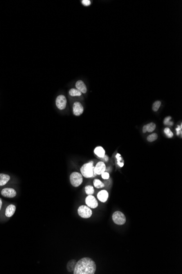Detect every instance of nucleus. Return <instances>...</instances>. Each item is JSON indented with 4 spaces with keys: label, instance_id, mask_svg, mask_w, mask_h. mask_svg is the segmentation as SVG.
I'll return each mask as SVG.
<instances>
[{
    "label": "nucleus",
    "instance_id": "f257e3e1",
    "mask_svg": "<svg viewBox=\"0 0 182 274\" xmlns=\"http://www.w3.org/2000/svg\"><path fill=\"white\" fill-rule=\"evenodd\" d=\"M96 268V264L91 258L84 257L76 262L73 272L74 274H94Z\"/></svg>",
    "mask_w": 182,
    "mask_h": 274
},
{
    "label": "nucleus",
    "instance_id": "f03ea898",
    "mask_svg": "<svg viewBox=\"0 0 182 274\" xmlns=\"http://www.w3.org/2000/svg\"><path fill=\"white\" fill-rule=\"evenodd\" d=\"M94 168L93 161L84 164L80 169L81 175L85 178H91L96 176L97 175L94 173Z\"/></svg>",
    "mask_w": 182,
    "mask_h": 274
},
{
    "label": "nucleus",
    "instance_id": "7ed1b4c3",
    "mask_svg": "<svg viewBox=\"0 0 182 274\" xmlns=\"http://www.w3.org/2000/svg\"><path fill=\"white\" fill-rule=\"evenodd\" d=\"M70 181L72 186L74 187H78L80 186L83 182L82 175L80 173L74 172L71 175Z\"/></svg>",
    "mask_w": 182,
    "mask_h": 274
},
{
    "label": "nucleus",
    "instance_id": "20e7f679",
    "mask_svg": "<svg viewBox=\"0 0 182 274\" xmlns=\"http://www.w3.org/2000/svg\"><path fill=\"white\" fill-rule=\"evenodd\" d=\"M112 220L117 225H123L126 222V218L122 212L116 211L112 215Z\"/></svg>",
    "mask_w": 182,
    "mask_h": 274
},
{
    "label": "nucleus",
    "instance_id": "39448f33",
    "mask_svg": "<svg viewBox=\"0 0 182 274\" xmlns=\"http://www.w3.org/2000/svg\"><path fill=\"white\" fill-rule=\"evenodd\" d=\"M78 214L81 217L83 218H89L92 216V211L91 208L87 206L81 205L78 210Z\"/></svg>",
    "mask_w": 182,
    "mask_h": 274
},
{
    "label": "nucleus",
    "instance_id": "423d86ee",
    "mask_svg": "<svg viewBox=\"0 0 182 274\" xmlns=\"http://www.w3.org/2000/svg\"><path fill=\"white\" fill-rule=\"evenodd\" d=\"M56 105L59 110H63L65 109L67 105V99L66 97L63 95L58 96L56 100Z\"/></svg>",
    "mask_w": 182,
    "mask_h": 274
},
{
    "label": "nucleus",
    "instance_id": "0eeeda50",
    "mask_svg": "<svg viewBox=\"0 0 182 274\" xmlns=\"http://www.w3.org/2000/svg\"><path fill=\"white\" fill-rule=\"evenodd\" d=\"M85 202L87 206L89 208H95L98 207V203L95 199V198L92 195H89L85 200Z\"/></svg>",
    "mask_w": 182,
    "mask_h": 274
},
{
    "label": "nucleus",
    "instance_id": "6e6552de",
    "mask_svg": "<svg viewBox=\"0 0 182 274\" xmlns=\"http://www.w3.org/2000/svg\"><path fill=\"white\" fill-rule=\"evenodd\" d=\"M1 194L6 198H13L17 195V192L13 188H6L1 191Z\"/></svg>",
    "mask_w": 182,
    "mask_h": 274
},
{
    "label": "nucleus",
    "instance_id": "1a4fd4ad",
    "mask_svg": "<svg viewBox=\"0 0 182 274\" xmlns=\"http://www.w3.org/2000/svg\"><path fill=\"white\" fill-rule=\"evenodd\" d=\"M73 114L76 116H79L84 112V107L79 102H75L73 104Z\"/></svg>",
    "mask_w": 182,
    "mask_h": 274
},
{
    "label": "nucleus",
    "instance_id": "9d476101",
    "mask_svg": "<svg viewBox=\"0 0 182 274\" xmlns=\"http://www.w3.org/2000/svg\"><path fill=\"white\" fill-rule=\"evenodd\" d=\"M106 170V166L104 162L100 161L96 164L94 168V173L96 175H100Z\"/></svg>",
    "mask_w": 182,
    "mask_h": 274
},
{
    "label": "nucleus",
    "instance_id": "9b49d317",
    "mask_svg": "<svg viewBox=\"0 0 182 274\" xmlns=\"http://www.w3.org/2000/svg\"><path fill=\"white\" fill-rule=\"evenodd\" d=\"M97 198L101 202L105 203L109 198V193L107 190H101L98 193Z\"/></svg>",
    "mask_w": 182,
    "mask_h": 274
},
{
    "label": "nucleus",
    "instance_id": "f8f14e48",
    "mask_svg": "<svg viewBox=\"0 0 182 274\" xmlns=\"http://www.w3.org/2000/svg\"><path fill=\"white\" fill-rule=\"evenodd\" d=\"M16 210V207L15 205L13 204H10L9 206L6 208V212H5V215L7 217H10L12 216L14 214Z\"/></svg>",
    "mask_w": 182,
    "mask_h": 274
},
{
    "label": "nucleus",
    "instance_id": "ddd939ff",
    "mask_svg": "<svg viewBox=\"0 0 182 274\" xmlns=\"http://www.w3.org/2000/svg\"><path fill=\"white\" fill-rule=\"evenodd\" d=\"M75 86L76 89L80 90L81 93L85 94L87 92V87L83 81L81 80L77 81L76 83Z\"/></svg>",
    "mask_w": 182,
    "mask_h": 274
},
{
    "label": "nucleus",
    "instance_id": "4468645a",
    "mask_svg": "<svg viewBox=\"0 0 182 274\" xmlns=\"http://www.w3.org/2000/svg\"><path fill=\"white\" fill-rule=\"evenodd\" d=\"M10 177L8 175L5 173H0V186H5L9 180Z\"/></svg>",
    "mask_w": 182,
    "mask_h": 274
},
{
    "label": "nucleus",
    "instance_id": "2eb2a0df",
    "mask_svg": "<svg viewBox=\"0 0 182 274\" xmlns=\"http://www.w3.org/2000/svg\"><path fill=\"white\" fill-rule=\"evenodd\" d=\"M94 153L98 156L99 158H102L105 155V151L102 147L99 146L94 149Z\"/></svg>",
    "mask_w": 182,
    "mask_h": 274
},
{
    "label": "nucleus",
    "instance_id": "dca6fc26",
    "mask_svg": "<svg viewBox=\"0 0 182 274\" xmlns=\"http://www.w3.org/2000/svg\"><path fill=\"white\" fill-rule=\"evenodd\" d=\"M76 264V261L75 260L72 259V260L69 261L68 262V263H67V270H68L69 272H72V271H73L75 269Z\"/></svg>",
    "mask_w": 182,
    "mask_h": 274
},
{
    "label": "nucleus",
    "instance_id": "f3484780",
    "mask_svg": "<svg viewBox=\"0 0 182 274\" xmlns=\"http://www.w3.org/2000/svg\"><path fill=\"white\" fill-rule=\"evenodd\" d=\"M69 94L71 96H81L82 93L77 89L72 88L69 91Z\"/></svg>",
    "mask_w": 182,
    "mask_h": 274
},
{
    "label": "nucleus",
    "instance_id": "a211bd4d",
    "mask_svg": "<svg viewBox=\"0 0 182 274\" xmlns=\"http://www.w3.org/2000/svg\"><path fill=\"white\" fill-rule=\"evenodd\" d=\"M147 131L149 133H152L153 132L156 128V125L154 123H150L149 124H147Z\"/></svg>",
    "mask_w": 182,
    "mask_h": 274
},
{
    "label": "nucleus",
    "instance_id": "6ab92c4d",
    "mask_svg": "<svg viewBox=\"0 0 182 274\" xmlns=\"http://www.w3.org/2000/svg\"><path fill=\"white\" fill-rule=\"evenodd\" d=\"M93 185L94 187L97 188H102L105 187V185L98 179L94 180Z\"/></svg>",
    "mask_w": 182,
    "mask_h": 274
},
{
    "label": "nucleus",
    "instance_id": "aec40b11",
    "mask_svg": "<svg viewBox=\"0 0 182 274\" xmlns=\"http://www.w3.org/2000/svg\"><path fill=\"white\" fill-rule=\"evenodd\" d=\"M85 192L87 194L89 195L93 194L94 193V189L93 187L92 186H87L85 187Z\"/></svg>",
    "mask_w": 182,
    "mask_h": 274
},
{
    "label": "nucleus",
    "instance_id": "412c9836",
    "mask_svg": "<svg viewBox=\"0 0 182 274\" xmlns=\"http://www.w3.org/2000/svg\"><path fill=\"white\" fill-rule=\"evenodd\" d=\"M158 138V135L156 133H153L147 137V140L149 142H153Z\"/></svg>",
    "mask_w": 182,
    "mask_h": 274
},
{
    "label": "nucleus",
    "instance_id": "4be33fe9",
    "mask_svg": "<svg viewBox=\"0 0 182 274\" xmlns=\"http://www.w3.org/2000/svg\"><path fill=\"white\" fill-rule=\"evenodd\" d=\"M161 105V102L160 101H156L155 102L153 105V107H152V108H153V110L154 111H158L159 108H160V106Z\"/></svg>",
    "mask_w": 182,
    "mask_h": 274
},
{
    "label": "nucleus",
    "instance_id": "5701e85b",
    "mask_svg": "<svg viewBox=\"0 0 182 274\" xmlns=\"http://www.w3.org/2000/svg\"><path fill=\"white\" fill-rule=\"evenodd\" d=\"M164 133L169 138H171L173 137V134L170 129L168 128H166L164 129Z\"/></svg>",
    "mask_w": 182,
    "mask_h": 274
},
{
    "label": "nucleus",
    "instance_id": "b1692460",
    "mask_svg": "<svg viewBox=\"0 0 182 274\" xmlns=\"http://www.w3.org/2000/svg\"><path fill=\"white\" fill-rule=\"evenodd\" d=\"M171 120V117H166L164 121V124L165 125H173V123L172 122H170V120Z\"/></svg>",
    "mask_w": 182,
    "mask_h": 274
},
{
    "label": "nucleus",
    "instance_id": "393cba45",
    "mask_svg": "<svg viewBox=\"0 0 182 274\" xmlns=\"http://www.w3.org/2000/svg\"><path fill=\"white\" fill-rule=\"evenodd\" d=\"M101 175H102V177L103 179H104V180H107V179H109V177H110L109 173H107V172H104V173H102L101 174Z\"/></svg>",
    "mask_w": 182,
    "mask_h": 274
},
{
    "label": "nucleus",
    "instance_id": "a878e982",
    "mask_svg": "<svg viewBox=\"0 0 182 274\" xmlns=\"http://www.w3.org/2000/svg\"><path fill=\"white\" fill-rule=\"evenodd\" d=\"M82 3L85 6H89L91 5V1L89 0H83L82 1Z\"/></svg>",
    "mask_w": 182,
    "mask_h": 274
},
{
    "label": "nucleus",
    "instance_id": "bb28decb",
    "mask_svg": "<svg viewBox=\"0 0 182 274\" xmlns=\"http://www.w3.org/2000/svg\"><path fill=\"white\" fill-rule=\"evenodd\" d=\"M181 128H182V126L179 127V126H178L177 128L176 129V130H177V135L178 136L179 135V133H180V131L181 130Z\"/></svg>",
    "mask_w": 182,
    "mask_h": 274
},
{
    "label": "nucleus",
    "instance_id": "cd10ccee",
    "mask_svg": "<svg viewBox=\"0 0 182 274\" xmlns=\"http://www.w3.org/2000/svg\"><path fill=\"white\" fill-rule=\"evenodd\" d=\"M142 131L143 133H146L147 132V128L146 125H144V127H143V130H142Z\"/></svg>",
    "mask_w": 182,
    "mask_h": 274
},
{
    "label": "nucleus",
    "instance_id": "c85d7f7f",
    "mask_svg": "<svg viewBox=\"0 0 182 274\" xmlns=\"http://www.w3.org/2000/svg\"><path fill=\"white\" fill-rule=\"evenodd\" d=\"M2 206V201L1 199L0 198V210H1V209Z\"/></svg>",
    "mask_w": 182,
    "mask_h": 274
}]
</instances>
